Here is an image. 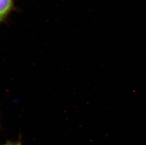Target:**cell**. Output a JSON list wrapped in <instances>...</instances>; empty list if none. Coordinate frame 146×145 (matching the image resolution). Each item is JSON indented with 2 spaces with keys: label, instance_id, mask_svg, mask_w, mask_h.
<instances>
[{
  "label": "cell",
  "instance_id": "6da1fadb",
  "mask_svg": "<svg viewBox=\"0 0 146 145\" xmlns=\"http://www.w3.org/2000/svg\"><path fill=\"white\" fill-rule=\"evenodd\" d=\"M13 0H0V20L6 16L11 9Z\"/></svg>",
  "mask_w": 146,
  "mask_h": 145
},
{
  "label": "cell",
  "instance_id": "7a4b0ae2",
  "mask_svg": "<svg viewBox=\"0 0 146 145\" xmlns=\"http://www.w3.org/2000/svg\"><path fill=\"white\" fill-rule=\"evenodd\" d=\"M5 145H19L18 144H12V143H10V144H6Z\"/></svg>",
  "mask_w": 146,
  "mask_h": 145
}]
</instances>
